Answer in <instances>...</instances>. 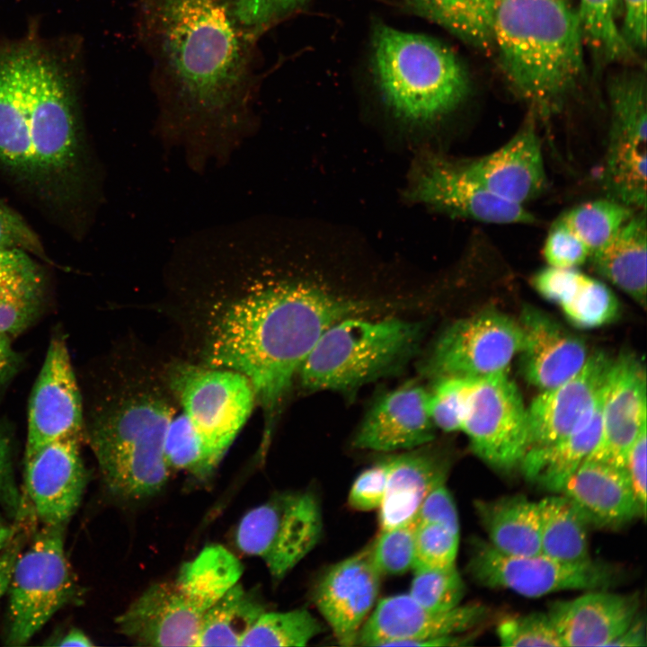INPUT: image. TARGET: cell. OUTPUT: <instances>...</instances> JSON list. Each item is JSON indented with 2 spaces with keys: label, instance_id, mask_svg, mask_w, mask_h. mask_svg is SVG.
Instances as JSON below:
<instances>
[{
  "label": "cell",
  "instance_id": "6da1fadb",
  "mask_svg": "<svg viewBox=\"0 0 647 647\" xmlns=\"http://www.w3.org/2000/svg\"><path fill=\"white\" fill-rule=\"evenodd\" d=\"M164 284L162 309L177 331L180 357L247 377L265 433L323 332L360 308L274 262L252 217L181 241Z\"/></svg>",
  "mask_w": 647,
  "mask_h": 647
},
{
  "label": "cell",
  "instance_id": "7a4b0ae2",
  "mask_svg": "<svg viewBox=\"0 0 647 647\" xmlns=\"http://www.w3.org/2000/svg\"><path fill=\"white\" fill-rule=\"evenodd\" d=\"M81 50L35 27L0 40V173L75 237L102 195L82 109Z\"/></svg>",
  "mask_w": 647,
  "mask_h": 647
},
{
  "label": "cell",
  "instance_id": "3957f363",
  "mask_svg": "<svg viewBox=\"0 0 647 647\" xmlns=\"http://www.w3.org/2000/svg\"><path fill=\"white\" fill-rule=\"evenodd\" d=\"M163 138L195 169L222 162L252 131L254 40L224 0H137Z\"/></svg>",
  "mask_w": 647,
  "mask_h": 647
},
{
  "label": "cell",
  "instance_id": "277c9868",
  "mask_svg": "<svg viewBox=\"0 0 647 647\" xmlns=\"http://www.w3.org/2000/svg\"><path fill=\"white\" fill-rule=\"evenodd\" d=\"M107 366L84 439L111 492L127 500L145 499L168 480L164 439L179 404L164 360L143 345L123 346Z\"/></svg>",
  "mask_w": 647,
  "mask_h": 647
},
{
  "label": "cell",
  "instance_id": "5b68a950",
  "mask_svg": "<svg viewBox=\"0 0 647 647\" xmlns=\"http://www.w3.org/2000/svg\"><path fill=\"white\" fill-rule=\"evenodd\" d=\"M492 36L509 85L536 116L559 110L582 78L581 22L564 0H497Z\"/></svg>",
  "mask_w": 647,
  "mask_h": 647
},
{
  "label": "cell",
  "instance_id": "8992f818",
  "mask_svg": "<svg viewBox=\"0 0 647 647\" xmlns=\"http://www.w3.org/2000/svg\"><path fill=\"white\" fill-rule=\"evenodd\" d=\"M373 67L387 106L410 121L426 122L446 115L469 90L463 65L447 46L387 25L375 30Z\"/></svg>",
  "mask_w": 647,
  "mask_h": 647
},
{
  "label": "cell",
  "instance_id": "52a82bcc",
  "mask_svg": "<svg viewBox=\"0 0 647 647\" xmlns=\"http://www.w3.org/2000/svg\"><path fill=\"white\" fill-rule=\"evenodd\" d=\"M422 334L416 322L349 316L323 332L297 375L309 390L352 391L403 367Z\"/></svg>",
  "mask_w": 647,
  "mask_h": 647
},
{
  "label": "cell",
  "instance_id": "ba28073f",
  "mask_svg": "<svg viewBox=\"0 0 647 647\" xmlns=\"http://www.w3.org/2000/svg\"><path fill=\"white\" fill-rule=\"evenodd\" d=\"M168 385L217 466L257 404L247 377L233 369L174 358L164 360Z\"/></svg>",
  "mask_w": 647,
  "mask_h": 647
},
{
  "label": "cell",
  "instance_id": "9c48e42d",
  "mask_svg": "<svg viewBox=\"0 0 647 647\" xmlns=\"http://www.w3.org/2000/svg\"><path fill=\"white\" fill-rule=\"evenodd\" d=\"M65 526H48L37 531L23 547L8 589L9 646H21L61 608L79 595V586L66 554Z\"/></svg>",
  "mask_w": 647,
  "mask_h": 647
},
{
  "label": "cell",
  "instance_id": "30bf717a",
  "mask_svg": "<svg viewBox=\"0 0 647 647\" xmlns=\"http://www.w3.org/2000/svg\"><path fill=\"white\" fill-rule=\"evenodd\" d=\"M610 127L601 173L607 197L646 209L647 85L643 71H624L607 85Z\"/></svg>",
  "mask_w": 647,
  "mask_h": 647
},
{
  "label": "cell",
  "instance_id": "8fae6325",
  "mask_svg": "<svg viewBox=\"0 0 647 647\" xmlns=\"http://www.w3.org/2000/svg\"><path fill=\"white\" fill-rule=\"evenodd\" d=\"M323 517L309 491L285 492L249 510L240 520L235 543L245 554L259 557L275 581H280L318 544Z\"/></svg>",
  "mask_w": 647,
  "mask_h": 647
},
{
  "label": "cell",
  "instance_id": "7c38bea8",
  "mask_svg": "<svg viewBox=\"0 0 647 647\" xmlns=\"http://www.w3.org/2000/svg\"><path fill=\"white\" fill-rule=\"evenodd\" d=\"M466 570L483 587L505 589L527 598L562 590L607 589L621 577L618 567L604 561L565 563L542 553L509 555L479 538L472 541Z\"/></svg>",
  "mask_w": 647,
  "mask_h": 647
},
{
  "label": "cell",
  "instance_id": "4fadbf2b",
  "mask_svg": "<svg viewBox=\"0 0 647 647\" xmlns=\"http://www.w3.org/2000/svg\"><path fill=\"white\" fill-rule=\"evenodd\" d=\"M521 346L518 321L487 309L450 324L436 341L423 370L435 380L504 373Z\"/></svg>",
  "mask_w": 647,
  "mask_h": 647
},
{
  "label": "cell",
  "instance_id": "5bb4252c",
  "mask_svg": "<svg viewBox=\"0 0 647 647\" xmlns=\"http://www.w3.org/2000/svg\"><path fill=\"white\" fill-rule=\"evenodd\" d=\"M460 430L473 452L492 467L519 466L529 447L527 414L508 372L473 380Z\"/></svg>",
  "mask_w": 647,
  "mask_h": 647
},
{
  "label": "cell",
  "instance_id": "9a60e30c",
  "mask_svg": "<svg viewBox=\"0 0 647 647\" xmlns=\"http://www.w3.org/2000/svg\"><path fill=\"white\" fill-rule=\"evenodd\" d=\"M372 610L355 645H464L470 637L463 634L480 625L488 613L482 604H460L434 611L421 606L409 594L386 597Z\"/></svg>",
  "mask_w": 647,
  "mask_h": 647
},
{
  "label": "cell",
  "instance_id": "2e32d148",
  "mask_svg": "<svg viewBox=\"0 0 647 647\" xmlns=\"http://www.w3.org/2000/svg\"><path fill=\"white\" fill-rule=\"evenodd\" d=\"M411 199L453 217L492 224H533L525 206L503 199L481 185L460 162L429 157L412 182Z\"/></svg>",
  "mask_w": 647,
  "mask_h": 647
},
{
  "label": "cell",
  "instance_id": "e0dca14e",
  "mask_svg": "<svg viewBox=\"0 0 647 647\" xmlns=\"http://www.w3.org/2000/svg\"><path fill=\"white\" fill-rule=\"evenodd\" d=\"M84 408L63 335L50 340L28 408L25 457L43 445L70 434H84Z\"/></svg>",
  "mask_w": 647,
  "mask_h": 647
},
{
  "label": "cell",
  "instance_id": "ac0fdd59",
  "mask_svg": "<svg viewBox=\"0 0 647 647\" xmlns=\"http://www.w3.org/2000/svg\"><path fill=\"white\" fill-rule=\"evenodd\" d=\"M82 439V433L66 435L24 458L25 489L43 525L66 526L81 503L87 476Z\"/></svg>",
  "mask_w": 647,
  "mask_h": 647
},
{
  "label": "cell",
  "instance_id": "d6986e66",
  "mask_svg": "<svg viewBox=\"0 0 647 647\" xmlns=\"http://www.w3.org/2000/svg\"><path fill=\"white\" fill-rule=\"evenodd\" d=\"M381 577L368 545L332 564L318 579L313 599L339 644H356L377 601Z\"/></svg>",
  "mask_w": 647,
  "mask_h": 647
},
{
  "label": "cell",
  "instance_id": "ffe728a7",
  "mask_svg": "<svg viewBox=\"0 0 647 647\" xmlns=\"http://www.w3.org/2000/svg\"><path fill=\"white\" fill-rule=\"evenodd\" d=\"M646 372L632 353H623L612 364L601 406V432L586 460L625 468L628 451L646 425Z\"/></svg>",
  "mask_w": 647,
  "mask_h": 647
},
{
  "label": "cell",
  "instance_id": "44dd1931",
  "mask_svg": "<svg viewBox=\"0 0 647 647\" xmlns=\"http://www.w3.org/2000/svg\"><path fill=\"white\" fill-rule=\"evenodd\" d=\"M612 360L604 352L589 354L577 373L532 400L527 407L528 449L558 440L584 421L603 393Z\"/></svg>",
  "mask_w": 647,
  "mask_h": 647
},
{
  "label": "cell",
  "instance_id": "7402d4cb",
  "mask_svg": "<svg viewBox=\"0 0 647 647\" xmlns=\"http://www.w3.org/2000/svg\"><path fill=\"white\" fill-rule=\"evenodd\" d=\"M460 163L489 191L522 206L539 197L547 186L536 115L531 111L518 131L501 146L479 158Z\"/></svg>",
  "mask_w": 647,
  "mask_h": 647
},
{
  "label": "cell",
  "instance_id": "603a6c76",
  "mask_svg": "<svg viewBox=\"0 0 647 647\" xmlns=\"http://www.w3.org/2000/svg\"><path fill=\"white\" fill-rule=\"evenodd\" d=\"M205 613L173 581L151 585L115 622L140 645L195 646Z\"/></svg>",
  "mask_w": 647,
  "mask_h": 647
},
{
  "label": "cell",
  "instance_id": "cb8c5ba5",
  "mask_svg": "<svg viewBox=\"0 0 647 647\" xmlns=\"http://www.w3.org/2000/svg\"><path fill=\"white\" fill-rule=\"evenodd\" d=\"M429 392L407 383L380 396L364 417L353 439L359 449L379 452L410 450L435 437L429 412Z\"/></svg>",
  "mask_w": 647,
  "mask_h": 647
},
{
  "label": "cell",
  "instance_id": "d4e9b609",
  "mask_svg": "<svg viewBox=\"0 0 647 647\" xmlns=\"http://www.w3.org/2000/svg\"><path fill=\"white\" fill-rule=\"evenodd\" d=\"M518 321L522 332L520 371L540 391L563 383L588 359V348L581 337L545 312L525 306Z\"/></svg>",
  "mask_w": 647,
  "mask_h": 647
},
{
  "label": "cell",
  "instance_id": "484cf974",
  "mask_svg": "<svg viewBox=\"0 0 647 647\" xmlns=\"http://www.w3.org/2000/svg\"><path fill=\"white\" fill-rule=\"evenodd\" d=\"M636 594L589 590L578 598L554 602L547 614L563 646H609L638 616Z\"/></svg>",
  "mask_w": 647,
  "mask_h": 647
},
{
  "label": "cell",
  "instance_id": "4316f807",
  "mask_svg": "<svg viewBox=\"0 0 647 647\" xmlns=\"http://www.w3.org/2000/svg\"><path fill=\"white\" fill-rule=\"evenodd\" d=\"M560 493L574 504L589 527L618 528L646 514L625 469L604 462L585 460Z\"/></svg>",
  "mask_w": 647,
  "mask_h": 647
},
{
  "label": "cell",
  "instance_id": "83f0119b",
  "mask_svg": "<svg viewBox=\"0 0 647 647\" xmlns=\"http://www.w3.org/2000/svg\"><path fill=\"white\" fill-rule=\"evenodd\" d=\"M387 484L379 510L380 530L415 518L424 498L446 483L448 465L439 453L424 446L388 456Z\"/></svg>",
  "mask_w": 647,
  "mask_h": 647
},
{
  "label": "cell",
  "instance_id": "f1b7e54d",
  "mask_svg": "<svg viewBox=\"0 0 647 647\" xmlns=\"http://www.w3.org/2000/svg\"><path fill=\"white\" fill-rule=\"evenodd\" d=\"M530 280L540 296L556 304L568 320L580 328L599 327L618 315L619 302L614 292L577 268L547 266Z\"/></svg>",
  "mask_w": 647,
  "mask_h": 647
},
{
  "label": "cell",
  "instance_id": "f546056e",
  "mask_svg": "<svg viewBox=\"0 0 647 647\" xmlns=\"http://www.w3.org/2000/svg\"><path fill=\"white\" fill-rule=\"evenodd\" d=\"M594 270L643 308L647 289L646 209L637 210L589 259Z\"/></svg>",
  "mask_w": 647,
  "mask_h": 647
},
{
  "label": "cell",
  "instance_id": "4dcf8cb0",
  "mask_svg": "<svg viewBox=\"0 0 647 647\" xmlns=\"http://www.w3.org/2000/svg\"><path fill=\"white\" fill-rule=\"evenodd\" d=\"M603 394L604 390L595 407L575 430L550 444L527 451L519 466L528 480L548 491L561 492L598 441Z\"/></svg>",
  "mask_w": 647,
  "mask_h": 647
},
{
  "label": "cell",
  "instance_id": "1f68e13d",
  "mask_svg": "<svg viewBox=\"0 0 647 647\" xmlns=\"http://www.w3.org/2000/svg\"><path fill=\"white\" fill-rule=\"evenodd\" d=\"M474 507L488 543L497 551L509 555L541 553L537 501L514 494L476 500Z\"/></svg>",
  "mask_w": 647,
  "mask_h": 647
},
{
  "label": "cell",
  "instance_id": "d6a6232c",
  "mask_svg": "<svg viewBox=\"0 0 647 647\" xmlns=\"http://www.w3.org/2000/svg\"><path fill=\"white\" fill-rule=\"evenodd\" d=\"M538 502L541 553L565 563H582L590 558L589 526L563 494L547 496Z\"/></svg>",
  "mask_w": 647,
  "mask_h": 647
},
{
  "label": "cell",
  "instance_id": "836d02e7",
  "mask_svg": "<svg viewBox=\"0 0 647 647\" xmlns=\"http://www.w3.org/2000/svg\"><path fill=\"white\" fill-rule=\"evenodd\" d=\"M243 572V564L234 554L222 545H211L183 563L174 582L207 611L238 583Z\"/></svg>",
  "mask_w": 647,
  "mask_h": 647
},
{
  "label": "cell",
  "instance_id": "e575fe53",
  "mask_svg": "<svg viewBox=\"0 0 647 647\" xmlns=\"http://www.w3.org/2000/svg\"><path fill=\"white\" fill-rule=\"evenodd\" d=\"M263 612L259 597L237 583L206 611L195 646H240Z\"/></svg>",
  "mask_w": 647,
  "mask_h": 647
},
{
  "label": "cell",
  "instance_id": "d590c367",
  "mask_svg": "<svg viewBox=\"0 0 647 647\" xmlns=\"http://www.w3.org/2000/svg\"><path fill=\"white\" fill-rule=\"evenodd\" d=\"M430 19L483 50L493 47L497 0H412Z\"/></svg>",
  "mask_w": 647,
  "mask_h": 647
},
{
  "label": "cell",
  "instance_id": "8d00e7d4",
  "mask_svg": "<svg viewBox=\"0 0 647 647\" xmlns=\"http://www.w3.org/2000/svg\"><path fill=\"white\" fill-rule=\"evenodd\" d=\"M636 211L607 197L577 205L558 218L583 242L591 255L608 242Z\"/></svg>",
  "mask_w": 647,
  "mask_h": 647
},
{
  "label": "cell",
  "instance_id": "74e56055",
  "mask_svg": "<svg viewBox=\"0 0 647 647\" xmlns=\"http://www.w3.org/2000/svg\"><path fill=\"white\" fill-rule=\"evenodd\" d=\"M578 13L584 40L602 62L628 61L635 52L622 37L616 23L619 0H579Z\"/></svg>",
  "mask_w": 647,
  "mask_h": 647
},
{
  "label": "cell",
  "instance_id": "f35d334b",
  "mask_svg": "<svg viewBox=\"0 0 647 647\" xmlns=\"http://www.w3.org/2000/svg\"><path fill=\"white\" fill-rule=\"evenodd\" d=\"M308 610L263 612L244 636L240 646H305L323 632Z\"/></svg>",
  "mask_w": 647,
  "mask_h": 647
},
{
  "label": "cell",
  "instance_id": "ab89813d",
  "mask_svg": "<svg viewBox=\"0 0 647 647\" xmlns=\"http://www.w3.org/2000/svg\"><path fill=\"white\" fill-rule=\"evenodd\" d=\"M164 457L170 468L196 478H208L217 467L186 415L181 412L171 421L164 439Z\"/></svg>",
  "mask_w": 647,
  "mask_h": 647
},
{
  "label": "cell",
  "instance_id": "60d3db41",
  "mask_svg": "<svg viewBox=\"0 0 647 647\" xmlns=\"http://www.w3.org/2000/svg\"><path fill=\"white\" fill-rule=\"evenodd\" d=\"M413 571L408 594L421 606L442 611L460 605L465 588L456 564L416 568Z\"/></svg>",
  "mask_w": 647,
  "mask_h": 647
},
{
  "label": "cell",
  "instance_id": "b9f144b4",
  "mask_svg": "<svg viewBox=\"0 0 647 647\" xmlns=\"http://www.w3.org/2000/svg\"><path fill=\"white\" fill-rule=\"evenodd\" d=\"M416 517L392 528L380 530L370 545L372 560L383 575H399L412 569Z\"/></svg>",
  "mask_w": 647,
  "mask_h": 647
},
{
  "label": "cell",
  "instance_id": "7bdbcfd3",
  "mask_svg": "<svg viewBox=\"0 0 647 647\" xmlns=\"http://www.w3.org/2000/svg\"><path fill=\"white\" fill-rule=\"evenodd\" d=\"M308 0H224L231 18L256 41L268 29Z\"/></svg>",
  "mask_w": 647,
  "mask_h": 647
},
{
  "label": "cell",
  "instance_id": "ee69618b",
  "mask_svg": "<svg viewBox=\"0 0 647 647\" xmlns=\"http://www.w3.org/2000/svg\"><path fill=\"white\" fill-rule=\"evenodd\" d=\"M474 379L444 377L435 380L428 401L429 412L435 427L447 432L461 430Z\"/></svg>",
  "mask_w": 647,
  "mask_h": 647
},
{
  "label": "cell",
  "instance_id": "f6af8a7d",
  "mask_svg": "<svg viewBox=\"0 0 647 647\" xmlns=\"http://www.w3.org/2000/svg\"><path fill=\"white\" fill-rule=\"evenodd\" d=\"M496 634L502 646L563 647L547 612L504 618Z\"/></svg>",
  "mask_w": 647,
  "mask_h": 647
},
{
  "label": "cell",
  "instance_id": "bcb514c9",
  "mask_svg": "<svg viewBox=\"0 0 647 647\" xmlns=\"http://www.w3.org/2000/svg\"><path fill=\"white\" fill-rule=\"evenodd\" d=\"M458 545V533L439 523L418 521L412 569L454 565Z\"/></svg>",
  "mask_w": 647,
  "mask_h": 647
},
{
  "label": "cell",
  "instance_id": "7dc6e473",
  "mask_svg": "<svg viewBox=\"0 0 647 647\" xmlns=\"http://www.w3.org/2000/svg\"><path fill=\"white\" fill-rule=\"evenodd\" d=\"M44 286L0 291V333L10 338L26 330L43 308Z\"/></svg>",
  "mask_w": 647,
  "mask_h": 647
},
{
  "label": "cell",
  "instance_id": "c3c4849f",
  "mask_svg": "<svg viewBox=\"0 0 647 647\" xmlns=\"http://www.w3.org/2000/svg\"><path fill=\"white\" fill-rule=\"evenodd\" d=\"M543 254L548 266L563 269L577 268L590 256L583 242L559 218L548 231Z\"/></svg>",
  "mask_w": 647,
  "mask_h": 647
},
{
  "label": "cell",
  "instance_id": "681fc988",
  "mask_svg": "<svg viewBox=\"0 0 647 647\" xmlns=\"http://www.w3.org/2000/svg\"><path fill=\"white\" fill-rule=\"evenodd\" d=\"M44 286L43 275L31 254L0 248V291Z\"/></svg>",
  "mask_w": 647,
  "mask_h": 647
},
{
  "label": "cell",
  "instance_id": "f907efd6",
  "mask_svg": "<svg viewBox=\"0 0 647 647\" xmlns=\"http://www.w3.org/2000/svg\"><path fill=\"white\" fill-rule=\"evenodd\" d=\"M387 484L386 459L365 469L353 482L348 503L359 511L378 510L384 500Z\"/></svg>",
  "mask_w": 647,
  "mask_h": 647
},
{
  "label": "cell",
  "instance_id": "816d5d0a",
  "mask_svg": "<svg viewBox=\"0 0 647 647\" xmlns=\"http://www.w3.org/2000/svg\"><path fill=\"white\" fill-rule=\"evenodd\" d=\"M0 248H14L45 258L39 237L15 210L0 202Z\"/></svg>",
  "mask_w": 647,
  "mask_h": 647
},
{
  "label": "cell",
  "instance_id": "f5cc1de1",
  "mask_svg": "<svg viewBox=\"0 0 647 647\" xmlns=\"http://www.w3.org/2000/svg\"><path fill=\"white\" fill-rule=\"evenodd\" d=\"M415 517L418 521L439 523L459 534L457 510L446 483L438 485L424 498Z\"/></svg>",
  "mask_w": 647,
  "mask_h": 647
},
{
  "label": "cell",
  "instance_id": "db71d44e",
  "mask_svg": "<svg viewBox=\"0 0 647 647\" xmlns=\"http://www.w3.org/2000/svg\"><path fill=\"white\" fill-rule=\"evenodd\" d=\"M21 498L16 485L7 431L0 425V506L15 515L20 510Z\"/></svg>",
  "mask_w": 647,
  "mask_h": 647
},
{
  "label": "cell",
  "instance_id": "11a10c76",
  "mask_svg": "<svg viewBox=\"0 0 647 647\" xmlns=\"http://www.w3.org/2000/svg\"><path fill=\"white\" fill-rule=\"evenodd\" d=\"M646 425L634 440L625 460V469L634 494L646 512Z\"/></svg>",
  "mask_w": 647,
  "mask_h": 647
},
{
  "label": "cell",
  "instance_id": "9f6ffc18",
  "mask_svg": "<svg viewBox=\"0 0 647 647\" xmlns=\"http://www.w3.org/2000/svg\"><path fill=\"white\" fill-rule=\"evenodd\" d=\"M623 4L624 20L620 29L623 39L635 52L646 46V0H619Z\"/></svg>",
  "mask_w": 647,
  "mask_h": 647
},
{
  "label": "cell",
  "instance_id": "6f0895ef",
  "mask_svg": "<svg viewBox=\"0 0 647 647\" xmlns=\"http://www.w3.org/2000/svg\"><path fill=\"white\" fill-rule=\"evenodd\" d=\"M24 545V533L15 532L0 550V598L8 591L16 561Z\"/></svg>",
  "mask_w": 647,
  "mask_h": 647
},
{
  "label": "cell",
  "instance_id": "680465c9",
  "mask_svg": "<svg viewBox=\"0 0 647 647\" xmlns=\"http://www.w3.org/2000/svg\"><path fill=\"white\" fill-rule=\"evenodd\" d=\"M10 339L0 333V390L14 377L22 365V358L13 349Z\"/></svg>",
  "mask_w": 647,
  "mask_h": 647
},
{
  "label": "cell",
  "instance_id": "91938a15",
  "mask_svg": "<svg viewBox=\"0 0 647 647\" xmlns=\"http://www.w3.org/2000/svg\"><path fill=\"white\" fill-rule=\"evenodd\" d=\"M644 624L637 616L632 625L619 634L609 646H646Z\"/></svg>",
  "mask_w": 647,
  "mask_h": 647
},
{
  "label": "cell",
  "instance_id": "94428289",
  "mask_svg": "<svg viewBox=\"0 0 647 647\" xmlns=\"http://www.w3.org/2000/svg\"><path fill=\"white\" fill-rule=\"evenodd\" d=\"M58 646H93V643L80 629L72 628L54 643Z\"/></svg>",
  "mask_w": 647,
  "mask_h": 647
},
{
  "label": "cell",
  "instance_id": "6125c7cd",
  "mask_svg": "<svg viewBox=\"0 0 647 647\" xmlns=\"http://www.w3.org/2000/svg\"><path fill=\"white\" fill-rule=\"evenodd\" d=\"M15 532L14 527L0 524V550L10 541Z\"/></svg>",
  "mask_w": 647,
  "mask_h": 647
}]
</instances>
